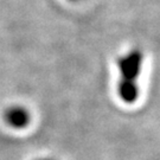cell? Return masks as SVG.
Returning <instances> with one entry per match:
<instances>
[{"mask_svg":"<svg viewBox=\"0 0 160 160\" xmlns=\"http://www.w3.org/2000/svg\"><path fill=\"white\" fill-rule=\"evenodd\" d=\"M143 68V53L132 49L118 58L116 95L122 103L134 104L140 97V77Z\"/></svg>","mask_w":160,"mask_h":160,"instance_id":"6da1fadb","label":"cell"},{"mask_svg":"<svg viewBox=\"0 0 160 160\" xmlns=\"http://www.w3.org/2000/svg\"><path fill=\"white\" fill-rule=\"evenodd\" d=\"M2 119L6 126L14 131H23L31 123V114L29 109L19 104H14L6 108Z\"/></svg>","mask_w":160,"mask_h":160,"instance_id":"7a4b0ae2","label":"cell"},{"mask_svg":"<svg viewBox=\"0 0 160 160\" xmlns=\"http://www.w3.org/2000/svg\"><path fill=\"white\" fill-rule=\"evenodd\" d=\"M69 2H78V1H81V0H68Z\"/></svg>","mask_w":160,"mask_h":160,"instance_id":"3957f363","label":"cell"},{"mask_svg":"<svg viewBox=\"0 0 160 160\" xmlns=\"http://www.w3.org/2000/svg\"><path fill=\"white\" fill-rule=\"evenodd\" d=\"M43 160H50V159H43Z\"/></svg>","mask_w":160,"mask_h":160,"instance_id":"277c9868","label":"cell"}]
</instances>
